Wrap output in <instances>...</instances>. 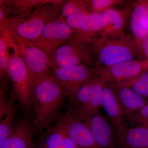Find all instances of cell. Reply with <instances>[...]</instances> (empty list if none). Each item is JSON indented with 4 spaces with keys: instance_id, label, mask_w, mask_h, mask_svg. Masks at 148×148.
I'll use <instances>...</instances> for the list:
<instances>
[{
    "instance_id": "1",
    "label": "cell",
    "mask_w": 148,
    "mask_h": 148,
    "mask_svg": "<svg viewBox=\"0 0 148 148\" xmlns=\"http://www.w3.org/2000/svg\"><path fill=\"white\" fill-rule=\"evenodd\" d=\"M67 96L51 74L38 82L33 88V106L36 114L34 135L42 133L55 119Z\"/></svg>"
},
{
    "instance_id": "2",
    "label": "cell",
    "mask_w": 148,
    "mask_h": 148,
    "mask_svg": "<svg viewBox=\"0 0 148 148\" xmlns=\"http://www.w3.org/2000/svg\"><path fill=\"white\" fill-rule=\"evenodd\" d=\"M65 0H51L35 9L29 16L11 18V42H28L40 36L47 24L58 18Z\"/></svg>"
},
{
    "instance_id": "3",
    "label": "cell",
    "mask_w": 148,
    "mask_h": 148,
    "mask_svg": "<svg viewBox=\"0 0 148 148\" xmlns=\"http://www.w3.org/2000/svg\"><path fill=\"white\" fill-rule=\"evenodd\" d=\"M141 54L138 43L124 36L94 44L93 64L99 71L124 61L135 60Z\"/></svg>"
},
{
    "instance_id": "4",
    "label": "cell",
    "mask_w": 148,
    "mask_h": 148,
    "mask_svg": "<svg viewBox=\"0 0 148 148\" xmlns=\"http://www.w3.org/2000/svg\"><path fill=\"white\" fill-rule=\"evenodd\" d=\"M106 81L100 72L82 85L69 97L70 109L83 121L100 112L102 90Z\"/></svg>"
},
{
    "instance_id": "5",
    "label": "cell",
    "mask_w": 148,
    "mask_h": 148,
    "mask_svg": "<svg viewBox=\"0 0 148 148\" xmlns=\"http://www.w3.org/2000/svg\"><path fill=\"white\" fill-rule=\"evenodd\" d=\"M9 54L8 75L13 84L14 95L23 108L29 110L33 104V88L29 72L13 42H9Z\"/></svg>"
},
{
    "instance_id": "6",
    "label": "cell",
    "mask_w": 148,
    "mask_h": 148,
    "mask_svg": "<svg viewBox=\"0 0 148 148\" xmlns=\"http://www.w3.org/2000/svg\"><path fill=\"white\" fill-rule=\"evenodd\" d=\"M93 45L72 38L56 51L49 62V68L85 65L92 67Z\"/></svg>"
},
{
    "instance_id": "7",
    "label": "cell",
    "mask_w": 148,
    "mask_h": 148,
    "mask_svg": "<svg viewBox=\"0 0 148 148\" xmlns=\"http://www.w3.org/2000/svg\"><path fill=\"white\" fill-rule=\"evenodd\" d=\"M74 34V30L58 17L47 25L38 38L26 43L42 50L49 60L56 51L69 41Z\"/></svg>"
},
{
    "instance_id": "8",
    "label": "cell",
    "mask_w": 148,
    "mask_h": 148,
    "mask_svg": "<svg viewBox=\"0 0 148 148\" xmlns=\"http://www.w3.org/2000/svg\"><path fill=\"white\" fill-rule=\"evenodd\" d=\"M93 68L81 65L54 66L50 69L51 75L69 98L82 85L100 73Z\"/></svg>"
},
{
    "instance_id": "9",
    "label": "cell",
    "mask_w": 148,
    "mask_h": 148,
    "mask_svg": "<svg viewBox=\"0 0 148 148\" xmlns=\"http://www.w3.org/2000/svg\"><path fill=\"white\" fill-rule=\"evenodd\" d=\"M148 70V61L135 59L124 61L99 70L111 84L129 87Z\"/></svg>"
},
{
    "instance_id": "10",
    "label": "cell",
    "mask_w": 148,
    "mask_h": 148,
    "mask_svg": "<svg viewBox=\"0 0 148 148\" xmlns=\"http://www.w3.org/2000/svg\"><path fill=\"white\" fill-rule=\"evenodd\" d=\"M14 43L28 70L33 88L37 82L51 74L49 59L45 53L38 48L25 42Z\"/></svg>"
},
{
    "instance_id": "11",
    "label": "cell",
    "mask_w": 148,
    "mask_h": 148,
    "mask_svg": "<svg viewBox=\"0 0 148 148\" xmlns=\"http://www.w3.org/2000/svg\"><path fill=\"white\" fill-rule=\"evenodd\" d=\"M79 148H101L83 121L69 109L57 124Z\"/></svg>"
},
{
    "instance_id": "12",
    "label": "cell",
    "mask_w": 148,
    "mask_h": 148,
    "mask_svg": "<svg viewBox=\"0 0 148 148\" xmlns=\"http://www.w3.org/2000/svg\"><path fill=\"white\" fill-rule=\"evenodd\" d=\"M101 27L95 43L124 36L126 14L122 11L110 8L101 14Z\"/></svg>"
},
{
    "instance_id": "13",
    "label": "cell",
    "mask_w": 148,
    "mask_h": 148,
    "mask_svg": "<svg viewBox=\"0 0 148 148\" xmlns=\"http://www.w3.org/2000/svg\"><path fill=\"white\" fill-rule=\"evenodd\" d=\"M101 148H119L112 130L101 112L84 121Z\"/></svg>"
},
{
    "instance_id": "14",
    "label": "cell",
    "mask_w": 148,
    "mask_h": 148,
    "mask_svg": "<svg viewBox=\"0 0 148 148\" xmlns=\"http://www.w3.org/2000/svg\"><path fill=\"white\" fill-rule=\"evenodd\" d=\"M101 104L116 129L118 136H121L127 129L123 123L124 114L113 88L106 80L102 90Z\"/></svg>"
},
{
    "instance_id": "15",
    "label": "cell",
    "mask_w": 148,
    "mask_h": 148,
    "mask_svg": "<svg viewBox=\"0 0 148 148\" xmlns=\"http://www.w3.org/2000/svg\"><path fill=\"white\" fill-rule=\"evenodd\" d=\"M87 1H66L61 9L59 18L64 20L75 32L82 26L90 12Z\"/></svg>"
},
{
    "instance_id": "16",
    "label": "cell",
    "mask_w": 148,
    "mask_h": 148,
    "mask_svg": "<svg viewBox=\"0 0 148 148\" xmlns=\"http://www.w3.org/2000/svg\"><path fill=\"white\" fill-rule=\"evenodd\" d=\"M33 124L26 119H21L14 125L3 148H35L33 140Z\"/></svg>"
},
{
    "instance_id": "17",
    "label": "cell",
    "mask_w": 148,
    "mask_h": 148,
    "mask_svg": "<svg viewBox=\"0 0 148 148\" xmlns=\"http://www.w3.org/2000/svg\"><path fill=\"white\" fill-rule=\"evenodd\" d=\"M110 84L113 88L124 116L135 113L148 104L147 99L136 93L130 87Z\"/></svg>"
},
{
    "instance_id": "18",
    "label": "cell",
    "mask_w": 148,
    "mask_h": 148,
    "mask_svg": "<svg viewBox=\"0 0 148 148\" xmlns=\"http://www.w3.org/2000/svg\"><path fill=\"white\" fill-rule=\"evenodd\" d=\"M51 0H1L9 19L22 18L29 16L38 7Z\"/></svg>"
},
{
    "instance_id": "19",
    "label": "cell",
    "mask_w": 148,
    "mask_h": 148,
    "mask_svg": "<svg viewBox=\"0 0 148 148\" xmlns=\"http://www.w3.org/2000/svg\"><path fill=\"white\" fill-rule=\"evenodd\" d=\"M119 148H148V127L136 126L128 128L118 136Z\"/></svg>"
},
{
    "instance_id": "20",
    "label": "cell",
    "mask_w": 148,
    "mask_h": 148,
    "mask_svg": "<svg viewBox=\"0 0 148 148\" xmlns=\"http://www.w3.org/2000/svg\"><path fill=\"white\" fill-rule=\"evenodd\" d=\"M101 27V14L91 12L82 26L75 32V39L94 44L98 39Z\"/></svg>"
},
{
    "instance_id": "21",
    "label": "cell",
    "mask_w": 148,
    "mask_h": 148,
    "mask_svg": "<svg viewBox=\"0 0 148 148\" xmlns=\"http://www.w3.org/2000/svg\"><path fill=\"white\" fill-rule=\"evenodd\" d=\"M148 15V1L138 2L131 14L130 27L138 44L148 35V32L141 25V19Z\"/></svg>"
},
{
    "instance_id": "22",
    "label": "cell",
    "mask_w": 148,
    "mask_h": 148,
    "mask_svg": "<svg viewBox=\"0 0 148 148\" xmlns=\"http://www.w3.org/2000/svg\"><path fill=\"white\" fill-rule=\"evenodd\" d=\"M37 147L41 148H61L67 134L57 125L47 126L42 132Z\"/></svg>"
},
{
    "instance_id": "23",
    "label": "cell",
    "mask_w": 148,
    "mask_h": 148,
    "mask_svg": "<svg viewBox=\"0 0 148 148\" xmlns=\"http://www.w3.org/2000/svg\"><path fill=\"white\" fill-rule=\"evenodd\" d=\"M14 111L13 105L5 116L0 120V148H3L6 141L13 131L15 125Z\"/></svg>"
},
{
    "instance_id": "24",
    "label": "cell",
    "mask_w": 148,
    "mask_h": 148,
    "mask_svg": "<svg viewBox=\"0 0 148 148\" xmlns=\"http://www.w3.org/2000/svg\"><path fill=\"white\" fill-rule=\"evenodd\" d=\"M9 42L3 37H0V77L2 86L4 85V86H5L6 80L9 78Z\"/></svg>"
},
{
    "instance_id": "25",
    "label": "cell",
    "mask_w": 148,
    "mask_h": 148,
    "mask_svg": "<svg viewBox=\"0 0 148 148\" xmlns=\"http://www.w3.org/2000/svg\"><path fill=\"white\" fill-rule=\"evenodd\" d=\"M119 0H89L87 1L88 5L92 12L101 14L114 5L121 3Z\"/></svg>"
},
{
    "instance_id": "26",
    "label": "cell",
    "mask_w": 148,
    "mask_h": 148,
    "mask_svg": "<svg viewBox=\"0 0 148 148\" xmlns=\"http://www.w3.org/2000/svg\"><path fill=\"white\" fill-rule=\"evenodd\" d=\"M129 87L143 98L148 99V70L139 77Z\"/></svg>"
},
{
    "instance_id": "27",
    "label": "cell",
    "mask_w": 148,
    "mask_h": 148,
    "mask_svg": "<svg viewBox=\"0 0 148 148\" xmlns=\"http://www.w3.org/2000/svg\"><path fill=\"white\" fill-rule=\"evenodd\" d=\"M125 117L134 127L142 126L148 118V103L138 112Z\"/></svg>"
},
{
    "instance_id": "28",
    "label": "cell",
    "mask_w": 148,
    "mask_h": 148,
    "mask_svg": "<svg viewBox=\"0 0 148 148\" xmlns=\"http://www.w3.org/2000/svg\"><path fill=\"white\" fill-rule=\"evenodd\" d=\"M138 45L142 53L148 61V35L141 40Z\"/></svg>"
},
{
    "instance_id": "29",
    "label": "cell",
    "mask_w": 148,
    "mask_h": 148,
    "mask_svg": "<svg viewBox=\"0 0 148 148\" xmlns=\"http://www.w3.org/2000/svg\"><path fill=\"white\" fill-rule=\"evenodd\" d=\"M141 25L148 32V15L141 19Z\"/></svg>"
},
{
    "instance_id": "30",
    "label": "cell",
    "mask_w": 148,
    "mask_h": 148,
    "mask_svg": "<svg viewBox=\"0 0 148 148\" xmlns=\"http://www.w3.org/2000/svg\"><path fill=\"white\" fill-rule=\"evenodd\" d=\"M142 126H145V127H148V119L146 121L143 123Z\"/></svg>"
},
{
    "instance_id": "31",
    "label": "cell",
    "mask_w": 148,
    "mask_h": 148,
    "mask_svg": "<svg viewBox=\"0 0 148 148\" xmlns=\"http://www.w3.org/2000/svg\"><path fill=\"white\" fill-rule=\"evenodd\" d=\"M35 148H41L39 147H37V146H36V147H35Z\"/></svg>"
}]
</instances>
